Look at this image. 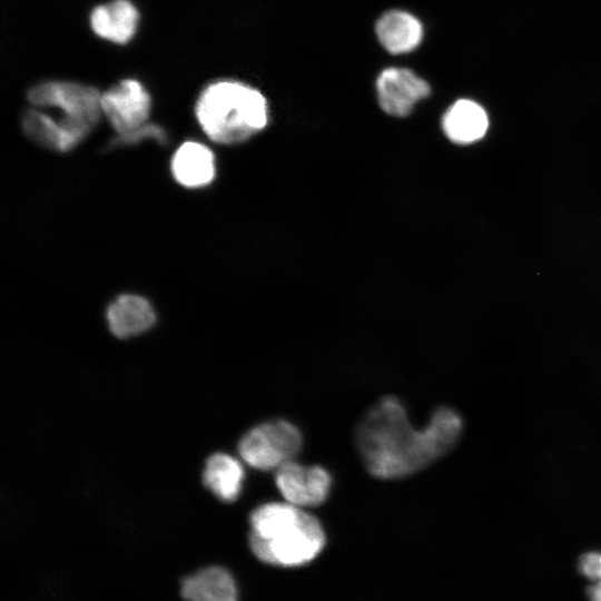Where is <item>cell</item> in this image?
Returning a JSON list of instances; mask_svg holds the SVG:
<instances>
[{
  "label": "cell",
  "instance_id": "8992f818",
  "mask_svg": "<svg viewBox=\"0 0 601 601\" xmlns=\"http://www.w3.org/2000/svg\"><path fill=\"white\" fill-rule=\"evenodd\" d=\"M100 106L111 127L125 134L148 122L151 98L141 82L125 79L101 93Z\"/></svg>",
  "mask_w": 601,
  "mask_h": 601
},
{
  "label": "cell",
  "instance_id": "e0dca14e",
  "mask_svg": "<svg viewBox=\"0 0 601 601\" xmlns=\"http://www.w3.org/2000/svg\"><path fill=\"white\" fill-rule=\"evenodd\" d=\"M579 572L591 583L587 589L589 601H601V552H587L580 556Z\"/></svg>",
  "mask_w": 601,
  "mask_h": 601
},
{
  "label": "cell",
  "instance_id": "52a82bcc",
  "mask_svg": "<svg viewBox=\"0 0 601 601\" xmlns=\"http://www.w3.org/2000/svg\"><path fill=\"white\" fill-rule=\"evenodd\" d=\"M381 109L394 117L408 116L431 93L430 85L408 68L383 69L375 82Z\"/></svg>",
  "mask_w": 601,
  "mask_h": 601
},
{
  "label": "cell",
  "instance_id": "ac0fdd59",
  "mask_svg": "<svg viewBox=\"0 0 601 601\" xmlns=\"http://www.w3.org/2000/svg\"><path fill=\"white\" fill-rule=\"evenodd\" d=\"M146 139L155 140L158 144H166L167 135L161 127L147 122L132 131L118 134L111 144L114 146H127Z\"/></svg>",
  "mask_w": 601,
  "mask_h": 601
},
{
  "label": "cell",
  "instance_id": "9c48e42d",
  "mask_svg": "<svg viewBox=\"0 0 601 601\" xmlns=\"http://www.w3.org/2000/svg\"><path fill=\"white\" fill-rule=\"evenodd\" d=\"M175 180L184 187L209 185L216 174L213 151L198 141H185L175 151L170 162Z\"/></svg>",
  "mask_w": 601,
  "mask_h": 601
},
{
  "label": "cell",
  "instance_id": "7c38bea8",
  "mask_svg": "<svg viewBox=\"0 0 601 601\" xmlns=\"http://www.w3.org/2000/svg\"><path fill=\"white\" fill-rule=\"evenodd\" d=\"M489 128L485 109L474 100L459 99L442 117L444 135L454 144L469 145L482 139Z\"/></svg>",
  "mask_w": 601,
  "mask_h": 601
},
{
  "label": "cell",
  "instance_id": "6da1fadb",
  "mask_svg": "<svg viewBox=\"0 0 601 601\" xmlns=\"http://www.w3.org/2000/svg\"><path fill=\"white\" fill-rule=\"evenodd\" d=\"M462 428L461 416L452 408L441 407L424 428L415 430L402 403L385 396L359 421L355 440L367 471L390 480L416 473L445 455Z\"/></svg>",
  "mask_w": 601,
  "mask_h": 601
},
{
  "label": "cell",
  "instance_id": "8fae6325",
  "mask_svg": "<svg viewBox=\"0 0 601 601\" xmlns=\"http://www.w3.org/2000/svg\"><path fill=\"white\" fill-rule=\"evenodd\" d=\"M139 13L129 0H112L96 7L90 13V27L100 38L127 43L136 33Z\"/></svg>",
  "mask_w": 601,
  "mask_h": 601
},
{
  "label": "cell",
  "instance_id": "9a60e30c",
  "mask_svg": "<svg viewBox=\"0 0 601 601\" xmlns=\"http://www.w3.org/2000/svg\"><path fill=\"white\" fill-rule=\"evenodd\" d=\"M243 480L244 469L235 457L225 453H216L206 461L203 482L217 499L224 502L237 500Z\"/></svg>",
  "mask_w": 601,
  "mask_h": 601
},
{
  "label": "cell",
  "instance_id": "30bf717a",
  "mask_svg": "<svg viewBox=\"0 0 601 601\" xmlns=\"http://www.w3.org/2000/svg\"><path fill=\"white\" fill-rule=\"evenodd\" d=\"M375 32L382 47L392 55L407 53L422 42L424 29L421 21L403 10H390L375 23Z\"/></svg>",
  "mask_w": 601,
  "mask_h": 601
},
{
  "label": "cell",
  "instance_id": "2e32d148",
  "mask_svg": "<svg viewBox=\"0 0 601 601\" xmlns=\"http://www.w3.org/2000/svg\"><path fill=\"white\" fill-rule=\"evenodd\" d=\"M21 124L24 134L37 144L57 151L71 150L62 129L52 116L33 108L24 112Z\"/></svg>",
  "mask_w": 601,
  "mask_h": 601
},
{
  "label": "cell",
  "instance_id": "277c9868",
  "mask_svg": "<svg viewBox=\"0 0 601 601\" xmlns=\"http://www.w3.org/2000/svg\"><path fill=\"white\" fill-rule=\"evenodd\" d=\"M28 101L35 108H56L53 118L62 129L71 149L82 141L102 116L101 93L95 87L68 81H48L28 91Z\"/></svg>",
  "mask_w": 601,
  "mask_h": 601
},
{
  "label": "cell",
  "instance_id": "5bb4252c",
  "mask_svg": "<svg viewBox=\"0 0 601 601\" xmlns=\"http://www.w3.org/2000/svg\"><path fill=\"white\" fill-rule=\"evenodd\" d=\"M181 595L187 601H237V587L228 570L209 566L183 580Z\"/></svg>",
  "mask_w": 601,
  "mask_h": 601
},
{
  "label": "cell",
  "instance_id": "ba28073f",
  "mask_svg": "<svg viewBox=\"0 0 601 601\" xmlns=\"http://www.w3.org/2000/svg\"><path fill=\"white\" fill-rule=\"evenodd\" d=\"M275 483L286 502L304 509L326 501L332 479L322 466H304L292 460L276 470Z\"/></svg>",
  "mask_w": 601,
  "mask_h": 601
},
{
  "label": "cell",
  "instance_id": "4fadbf2b",
  "mask_svg": "<svg viewBox=\"0 0 601 601\" xmlns=\"http://www.w3.org/2000/svg\"><path fill=\"white\" fill-rule=\"evenodd\" d=\"M107 322L116 337L128 338L149 329L156 322V314L142 296L124 294L108 306Z\"/></svg>",
  "mask_w": 601,
  "mask_h": 601
},
{
  "label": "cell",
  "instance_id": "7a4b0ae2",
  "mask_svg": "<svg viewBox=\"0 0 601 601\" xmlns=\"http://www.w3.org/2000/svg\"><path fill=\"white\" fill-rule=\"evenodd\" d=\"M249 546L264 563L295 568L313 561L326 536L321 522L288 502L257 506L249 516Z\"/></svg>",
  "mask_w": 601,
  "mask_h": 601
},
{
  "label": "cell",
  "instance_id": "5b68a950",
  "mask_svg": "<svg viewBox=\"0 0 601 601\" xmlns=\"http://www.w3.org/2000/svg\"><path fill=\"white\" fill-rule=\"evenodd\" d=\"M299 430L285 420L262 423L243 435L238 453L254 469L277 470L300 451Z\"/></svg>",
  "mask_w": 601,
  "mask_h": 601
},
{
  "label": "cell",
  "instance_id": "3957f363",
  "mask_svg": "<svg viewBox=\"0 0 601 601\" xmlns=\"http://www.w3.org/2000/svg\"><path fill=\"white\" fill-rule=\"evenodd\" d=\"M196 118L206 136L221 145L243 142L268 124L266 97L256 88L238 80H218L200 92Z\"/></svg>",
  "mask_w": 601,
  "mask_h": 601
}]
</instances>
